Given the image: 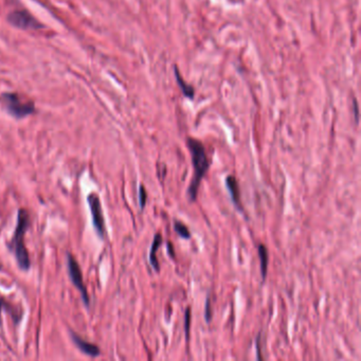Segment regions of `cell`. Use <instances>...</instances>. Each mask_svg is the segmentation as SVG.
<instances>
[{"instance_id":"6da1fadb","label":"cell","mask_w":361,"mask_h":361,"mask_svg":"<svg viewBox=\"0 0 361 361\" xmlns=\"http://www.w3.org/2000/svg\"><path fill=\"white\" fill-rule=\"evenodd\" d=\"M188 147L192 156V163L194 165V177L191 180L188 189V196L191 201H194L197 196L200 182L209 170V160L205 146L200 141L194 138H189Z\"/></svg>"},{"instance_id":"7a4b0ae2","label":"cell","mask_w":361,"mask_h":361,"mask_svg":"<svg viewBox=\"0 0 361 361\" xmlns=\"http://www.w3.org/2000/svg\"><path fill=\"white\" fill-rule=\"evenodd\" d=\"M30 217L26 210L20 209L17 214V225L14 232V238L12 240L11 249H13L17 264L22 270H28L30 267V257L24 246V234L29 228Z\"/></svg>"},{"instance_id":"3957f363","label":"cell","mask_w":361,"mask_h":361,"mask_svg":"<svg viewBox=\"0 0 361 361\" xmlns=\"http://www.w3.org/2000/svg\"><path fill=\"white\" fill-rule=\"evenodd\" d=\"M0 102L4 106L7 113L16 119H22L24 117L32 115L35 111V106L31 101L23 100L15 92H5L0 98Z\"/></svg>"},{"instance_id":"277c9868","label":"cell","mask_w":361,"mask_h":361,"mask_svg":"<svg viewBox=\"0 0 361 361\" xmlns=\"http://www.w3.org/2000/svg\"><path fill=\"white\" fill-rule=\"evenodd\" d=\"M7 20L16 28L22 30H38L44 28L37 19L26 10H16L7 15Z\"/></svg>"},{"instance_id":"5b68a950","label":"cell","mask_w":361,"mask_h":361,"mask_svg":"<svg viewBox=\"0 0 361 361\" xmlns=\"http://www.w3.org/2000/svg\"><path fill=\"white\" fill-rule=\"evenodd\" d=\"M88 206L90 208V213L92 217V224H94L95 229L101 239L105 238L106 229H105V222H104V216L102 212V206L100 203V198L95 193L88 195L87 197Z\"/></svg>"},{"instance_id":"8992f818","label":"cell","mask_w":361,"mask_h":361,"mask_svg":"<svg viewBox=\"0 0 361 361\" xmlns=\"http://www.w3.org/2000/svg\"><path fill=\"white\" fill-rule=\"evenodd\" d=\"M67 262H68V272L70 275V279H71L72 283L75 285V287L80 290L82 298L84 300V303L88 306L89 305V297H88L87 289L83 282V275H82V271L80 269V266L71 254L67 255Z\"/></svg>"},{"instance_id":"52a82bcc","label":"cell","mask_w":361,"mask_h":361,"mask_svg":"<svg viewBox=\"0 0 361 361\" xmlns=\"http://www.w3.org/2000/svg\"><path fill=\"white\" fill-rule=\"evenodd\" d=\"M226 187L229 191L230 197L232 199V203L234 207L237 208L239 211H241V194H240V188L237 178L234 176H228L226 178Z\"/></svg>"},{"instance_id":"ba28073f","label":"cell","mask_w":361,"mask_h":361,"mask_svg":"<svg viewBox=\"0 0 361 361\" xmlns=\"http://www.w3.org/2000/svg\"><path fill=\"white\" fill-rule=\"evenodd\" d=\"M71 335H72V340L75 343V346H77L84 353V354H86L91 357H98L100 355V349L97 346H95V344L89 343L84 339H82L77 334L71 333Z\"/></svg>"},{"instance_id":"9c48e42d","label":"cell","mask_w":361,"mask_h":361,"mask_svg":"<svg viewBox=\"0 0 361 361\" xmlns=\"http://www.w3.org/2000/svg\"><path fill=\"white\" fill-rule=\"evenodd\" d=\"M174 73H175V78H176V82H177L178 86L181 90V92L183 94V96L190 99V100H193L195 97V89L193 86L189 85V84L183 80V78L180 75V72H179V69L177 66H174Z\"/></svg>"},{"instance_id":"30bf717a","label":"cell","mask_w":361,"mask_h":361,"mask_svg":"<svg viewBox=\"0 0 361 361\" xmlns=\"http://www.w3.org/2000/svg\"><path fill=\"white\" fill-rule=\"evenodd\" d=\"M161 242H162L161 234L160 233H157L155 235L154 241H153V244H152V247H150V251H149V263H150V265H152V267L155 269V271H159V267H160V266H159L156 253H157L158 248L160 247Z\"/></svg>"},{"instance_id":"8fae6325","label":"cell","mask_w":361,"mask_h":361,"mask_svg":"<svg viewBox=\"0 0 361 361\" xmlns=\"http://www.w3.org/2000/svg\"><path fill=\"white\" fill-rule=\"evenodd\" d=\"M257 250H258L259 262H261V273H262V278H263V280H265L266 279V275H267V271H268V250L262 244H259L257 246Z\"/></svg>"},{"instance_id":"7c38bea8","label":"cell","mask_w":361,"mask_h":361,"mask_svg":"<svg viewBox=\"0 0 361 361\" xmlns=\"http://www.w3.org/2000/svg\"><path fill=\"white\" fill-rule=\"evenodd\" d=\"M174 229H175L176 232L178 233V235L180 238H182L184 240H189L191 238V234H190L189 229L182 223L175 221L174 222Z\"/></svg>"},{"instance_id":"4fadbf2b","label":"cell","mask_w":361,"mask_h":361,"mask_svg":"<svg viewBox=\"0 0 361 361\" xmlns=\"http://www.w3.org/2000/svg\"><path fill=\"white\" fill-rule=\"evenodd\" d=\"M190 322H191V310L188 307L186 310V315H184V330H186L187 340L189 339L190 336Z\"/></svg>"},{"instance_id":"5bb4252c","label":"cell","mask_w":361,"mask_h":361,"mask_svg":"<svg viewBox=\"0 0 361 361\" xmlns=\"http://www.w3.org/2000/svg\"><path fill=\"white\" fill-rule=\"evenodd\" d=\"M145 203H146V193H145L143 186H140L139 187V204H140L141 209L144 208Z\"/></svg>"},{"instance_id":"9a60e30c","label":"cell","mask_w":361,"mask_h":361,"mask_svg":"<svg viewBox=\"0 0 361 361\" xmlns=\"http://www.w3.org/2000/svg\"><path fill=\"white\" fill-rule=\"evenodd\" d=\"M205 317H206V321L209 323L210 320H211V303H210V298L208 297L206 300V312H205Z\"/></svg>"},{"instance_id":"2e32d148","label":"cell","mask_w":361,"mask_h":361,"mask_svg":"<svg viewBox=\"0 0 361 361\" xmlns=\"http://www.w3.org/2000/svg\"><path fill=\"white\" fill-rule=\"evenodd\" d=\"M3 309H5L7 313L13 314L12 306L9 305V303H7V302L3 298L0 297V312H1V310H3Z\"/></svg>"},{"instance_id":"e0dca14e","label":"cell","mask_w":361,"mask_h":361,"mask_svg":"<svg viewBox=\"0 0 361 361\" xmlns=\"http://www.w3.org/2000/svg\"><path fill=\"white\" fill-rule=\"evenodd\" d=\"M354 115H355V120H356V123H358L359 121V112H358V104H357V101L354 100Z\"/></svg>"},{"instance_id":"ac0fdd59","label":"cell","mask_w":361,"mask_h":361,"mask_svg":"<svg viewBox=\"0 0 361 361\" xmlns=\"http://www.w3.org/2000/svg\"><path fill=\"white\" fill-rule=\"evenodd\" d=\"M169 253H170L171 256H174V254H173V249H172V245L171 244H169Z\"/></svg>"}]
</instances>
